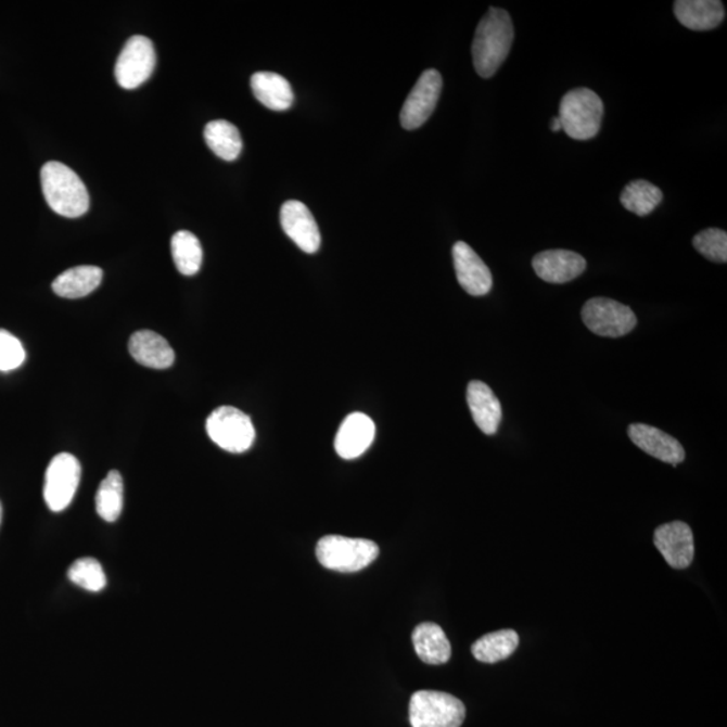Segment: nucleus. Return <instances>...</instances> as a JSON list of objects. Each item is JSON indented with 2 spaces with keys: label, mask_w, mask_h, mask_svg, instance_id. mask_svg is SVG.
<instances>
[{
  "label": "nucleus",
  "mask_w": 727,
  "mask_h": 727,
  "mask_svg": "<svg viewBox=\"0 0 727 727\" xmlns=\"http://www.w3.org/2000/svg\"><path fill=\"white\" fill-rule=\"evenodd\" d=\"M467 709L460 699L441 691H418L410 702L412 727H461Z\"/></svg>",
  "instance_id": "5"
},
{
  "label": "nucleus",
  "mask_w": 727,
  "mask_h": 727,
  "mask_svg": "<svg viewBox=\"0 0 727 727\" xmlns=\"http://www.w3.org/2000/svg\"><path fill=\"white\" fill-rule=\"evenodd\" d=\"M519 635L512 629L494 632L481 637L472 646V653L481 663L494 664L506 660L518 650Z\"/></svg>",
  "instance_id": "24"
},
{
  "label": "nucleus",
  "mask_w": 727,
  "mask_h": 727,
  "mask_svg": "<svg viewBox=\"0 0 727 727\" xmlns=\"http://www.w3.org/2000/svg\"><path fill=\"white\" fill-rule=\"evenodd\" d=\"M284 233L306 254H316L321 247V233L315 216L305 204L291 200L281 209Z\"/></svg>",
  "instance_id": "12"
},
{
  "label": "nucleus",
  "mask_w": 727,
  "mask_h": 727,
  "mask_svg": "<svg viewBox=\"0 0 727 727\" xmlns=\"http://www.w3.org/2000/svg\"><path fill=\"white\" fill-rule=\"evenodd\" d=\"M582 320L590 332L612 339L629 334L637 326L636 315L629 306L602 296L586 302L582 307Z\"/></svg>",
  "instance_id": "7"
},
{
  "label": "nucleus",
  "mask_w": 727,
  "mask_h": 727,
  "mask_svg": "<svg viewBox=\"0 0 727 727\" xmlns=\"http://www.w3.org/2000/svg\"><path fill=\"white\" fill-rule=\"evenodd\" d=\"M562 130L575 141H589L601 130L603 103L591 89L569 91L559 104Z\"/></svg>",
  "instance_id": "3"
},
{
  "label": "nucleus",
  "mask_w": 727,
  "mask_h": 727,
  "mask_svg": "<svg viewBox=\"0 0 727 727\" xmlns=\"http://www.w3.org/2000/svg\"><path fill=\"white\" fill-rule=\"evenodd\" d=\"M692 244L706 259L715 263L727 262V233L723 229H704L696 234Z\"/></svg>",
  "instance_id": "29"
},
{
  "label": "nucleus",
  "mask_w": 727,
  "mask_h": 727,
  "mask_svg": "<svg viewBox=\"0 0 727 727\" xmlns=\"http://www.w3.org/2000/svg\"><path fill=\"white\" fill-rule=\"evenodd\" d=\"M377 435V426L371 418L362 412H354L341 423L335 435V451L344 460H355L369 449Z\"/></svg>",
  "instance_id": "16"
},
{
  "label": "nucleus",
  "mask_w": 727,
  "mask_h": 727,
  "mask_svg": "<svg viewBox=\"0 0 727 727\" xmlns=\"http://www.w3.org/2000/svg\"><path fill=\"white\" fill-rule=\"evenodd\" d=\"M26 352L21 341L8 330L0 329V371L10 372L25 362Z\"/></svg>",
  "instance_id": "30"
},
{
  "label": "nucleus",
  "mask_w": 727,
  "mask_h": 727,
  "mask_svg": "<svg viewBox=\"0 0 727 727\" xmlns=\"http://www.w3.org/2000/svg\"><path fill=\"white\" fill-rule=\"evenodd\" d=\"M467 399L473 421L486 435H495L502 419L501 403L494 391L479 380L469 383Z\"/></svg>",
  "instance_id": "17"
},
{
  "label": "nucleus",
  "mask_w": 727,
  "mask_h": 727,
  "mask_svg": "<svg viewBox=\"0 0 727 727\" xmlns=\"http://www.w3.org/2000/svg\"><path fill=\"white\" fill-rule=\"evenodd\" d=\"M133 360L141 366L154 369H166L173 366L176 355L167 341L151 330H139L128 343Z\"/></svg>",
  "instance_id": "19"
},
{
  "label": "nucleus",
  "mask_w": 727,
  "mask_h": 727,
  "mask_svg": "<svg viewBox=\"0 0 727 727\" xmlns=\"http://www.w3.org/2000/svg\"><path fill=\"white\" fill-rule=\"evenodd\" d=\"M676 20L687 29L709 31L725 21L724 3L719 0H678L674 3Z\"/></svg>",
  "instance_id": "18"
},
{
  "label": "nucleus",
  "mask_w": 727,
  "mask_h": 727,
  "mask_svg": "<svg viewBox=\"0 0 727 727\" xmlns=\"http://www.w3.org/2000/svg\"><path fill=\"white\" fill-rule=\"evenodd\" d=\"M653 541L671 567L676 570L690 567L696 548L689 525L684 522L660 525L654 531Z\"/></svg>",
  "instance_id": "11"
},
{
  "label": "nucleus",
  "mask_w": 727,
  "mask_h": 727,
  "mask_svg": "<svg viewBox=\"0 0 727 727\" xmlns=\"http://www.w3.org/2000/svg\"><path fill=\"white\" fill-rule=\"evenodd\" d=\"M662 190L646 180L629 182L620 197L621 204L626 211L640 217L652 214L662 203Z\"/></svg>",
  "instance_id": "25"
},
{
  "label": "nucleus",
  "mask_w": 727,
  "mask_h": 727,
  "mask_svg": "<svg viewBox=\"0 0 727 727\" xmlns=\"http://www.w3.org/2000/svg\"><path fill=\"white\" fill-rule=\"evenodd\" d=\"M412 642L419 659L426 664L441 665L450 660V641L439 625L434 623L418 625L413 629Z\"/></svg>",
  "instance_id": "21"
},
{
  "label": "nucleus",
  "mask_w": 727,
  "mask_h": 727,
  "mask_svg": "<svg viewBox=\"0 0 727 727\" xmlns=\"http://www.w3.org/2000/svg\"><path fill=\"white\" fill-rule=\"evenodd\" d=\"M68 577L73 584L88 591H100L107 586L103 566L94 558L77 559L69 569Z\"/></svg>",
  "instance_id": "28"
},
{
  "label": "nucleus",
  "mask_w": 727,
  "mask_h": 727,
  "mask_svg": "<svg viewBox=\"0 0 727 727\" xmlns=\"http://www.w3.org/2000/svg\"><path fill=\"white\" fill-rule=\"evenodd\" d=\"M123 509V479L119 472L111 471L100 484L97 494V511L105 522L114 523Z\"/></svg>",
  "instance_id": "27"
},
{
  "label": "nucleus",
  "mask_w": 727,
  "mask_h": 727,
  "mask_svg": "<svg viewBox=\"0 0 727 727\" xmlns=\"http://www.w3.org/2000/svg\"><path fill=\"white\" fill-rule=\"evenodd\" d=\"M551 130L553 132H558L562 130V125L561 120H559V117H553L552 123H551Z\"/></svg>",
  "instance_id": "31"
},
{
  "label": "nucleus",
  "mask_w": 727,
  "mask_h": 727,
  "mask_svg": "<svg viewBox=\"0 0 727 727\" xmlns=\"http://www.w3.org/2000/svg\"><path fill=\"white\" fill-rule=\"evenodd\" d=\"M206 433L218 447L229 452H244L254 445L255 428L243 411L231 406L218 407L206 421Z\"/></svg>",
  "instance_id": "6"
},
{
  "label": "nucleus",
  "mask_w": 727,
  "mask_h": 727,
  "mask_svg": "<svg viewBox=\"0 0 727 727\" xmlns=\"http://www.w3.org/2000/svg\"><path fill=\"white\" fill-rule=\"evenodd\" d=\"M533 267L540 279L553 284L574 281L586 270L585 257L567 250L544 251L535 255Z\"/></svg>",
  "instance_id": "15"
},
{
  "label": "nucleus",
  "mask_w": 727,
  "mask_h": 727,
  "mask_svg": "<svg viewBox=\"0 0 727 727\" xmlns=\"http://www.w3.org/2000/svg\"><path fill=\"white\" fill-rule=\"evenodd\" d=\"M156 54L148 37L128 39L115 65L117 84L125 89H137L149 80L155 69Z\"/></svg>",
  "instance_id": "9"
},
{
  "label": "nucleus",
  "mask_w": 727,
  "mask_h": 727,
  "mask_svg": "<svg viewBox=\"0 0 727 727\" xmlns=\"http://www.w3.org/2000/svg\"><path fill=\"white\" fill-rule=\"evenodd\" d=\"M255 98L272 111H288L294 103V92L290 82L278 73L257 72L251 78Z\"/></svg>",
  "instance_id": "20"
},
{
  "label": "nucleus",
  "mask_w": 727,
  "mask_h": 727,
  "mask_svg": "<svg viewBox=\"0 0 727 727\" xmlns=\"http://www.w3.org/2000/svg\"><path fill=\"white\" fill-rule=\"evenodd\" d=\"M103 281V270L97 266H77L60 273L54 279L52 289L63 298H84L100 286Z\"/></svg>",
  "instance_id": "22"
},
{
  "label": "nucleus",
  "mask_w": 727,
  "mask_h": 727,
  "mask_svg": "<svg viewBox=\"0 0 727 727\" xmlns=\"http://www.w3.org/2000/svg\"><path fill=\"white\" fill-rule=\"evenodd\" d=\"M204 138L208 148L224 161L239 158L243 150V139L238 127L227 120H214L206 125Z\"/></svg>",
  "instance_id": "23"
},
{
  "label": "nucleus",
  "mask_w": 727,
  "mask_h": 727,
  "mask_svg": "<svg viewBox=\"0 0 727 727\" xmlns=\"http://www.w3.org/2000/svg\"><path fill=\"white\" fill-rule=\"evenodd\" d=\"M2 518H3V507L2 502H0V523H2Z\"/></svg>",
  "instance_id": "32"
},
{
  "label": "nucleus",
  "mask_w": 727,
  "mask_h": 727,
  "mask_svg": "<svg viewBox=\"0 0 727 727\" xmlns=\"http://www.w3.org/2000/svg\"><path fill=\"white\" fill-rule=\"evenodd\" d=\"M632 442L647 455L676 467L685 461L686 452L678 439L656 428L645 423H634L628 428Z\"/></svg>",
  "instance_id": "14"
},
{
  "label": "nucleus",
  "mask_w": 727,
  "mask_h": 727,
  "mask_svg": "<svg viewBox=\"0 0 727 727\" xmlns=\"http://www.w3.org/2000/svg\"><path fill=\"white\" fill-rule=\"evenodd\" d=\"M44 200L55 214L77 218L89 209V194L81 178L61 162H48L41 170Z\"/></svg>",
  "instance_id": "2"
},
{
  "label": "nucleus",
  "mask_w": 727,
  "mask_h": 727,
  "mask_svg": "<svg viewBox=\"0 0 727 727\" xmlns=\"http://www.w3.org/2000/svg\"><path fill=\"white\" fill-rule=\"evenodd\" d=\"M442 76L438 71L428 69L422 73L416 87L406 99L400 112V123L406 130H417L433 115L441 98Z\"/></svg>",
  "instance_id": "10"
},
{
  "label": "nucleus",
  "mask_w": 727,
  "mask_h": 727,
  "mask_svg": "<svg viewBox=\"0 0 727 727\" xmlns=\"http://www.w3.org/2000/svg\"><path fill=\"white\" fill-rule=\"evenodd\" d=\"M514 38L511 15L506 10L490 8L475 30L472 55L479 76L490 78L500 69L511 52Z\"/></svg>",
  "instance_id": "1"
},
{
  "label": "nucleus",
  "mask_w": 727,
  "mask_h": 727,
  "mask_svg": "<svg viewBox=\"0 0 727 727\" xmlns=\"http://www.w3.org/2000/svg\"><path fill=\"white\" fill-rule=\"evenodd\" d=\"M171 255L177 270L184 277H193L203 265V247L195 234L180 231L171 238Z\"/></svg>",
  "instance_id": "26"
},
{
  "label": "nucleus",
  "mask_w": 727,
  "mask_h": 727,
  "mask_svg": "<svg viewBox=\"0 0 727 727\" xmlns=\"http://www.w3.org/2000/svg\"><path fill=\"white\" fill-rule=\"evenodd\" d=\"M452 260L457 273V281L468 294L484 296L494 286V278L488 266L474 253L471 245L457 242L452 247Z\"/></svg>",
  "instance_id": "13"
},
{
  "label": "nucleus",
  "mask_w": 727,
  "mask_h": 727,
  "mask_svg": "<svg viewBox=\"0 0 727 727\" xmlns=\"http://www.w3.org/2000/svg\"><path fill=\"white\" fill-rule=\"evenodd\" d=\"M80 477V462L69 452H61L50 461L43 486L44 501L50 511L61 512L71 506Z\"/></svg>",
  "instance_id": "8"
},
{
  "label": "nucleus",
  "mask_w": 727,
  "mask_h": 727,
  "mask_svg": "<svg viewBox=\"0 0 727 727\" xmlns=\"http://www.w3.org/2000/svg\"><path fill=\"white\" fill-rule=\"evenodd\" d=\"M316 553L323 567L340 573H356L374 562L379 557V547L372 540L328 535L318 541Z\"/></svg>",
  "instance_id": "4"
}]
</instances>
